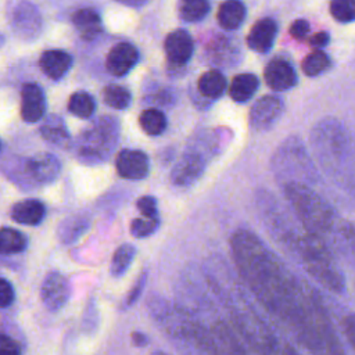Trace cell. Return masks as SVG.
Returning a JSON list of instances; mask_svg holds the SVG:
<instances>
[{
	"label": "cell",
	"instance_id": "obj_1",
	"mask_svg": "<svg viewBox=\"0 0 355 355\" xmlns=\"http://www.w3.org/2000/svg\"><path fill=\"white\" fill-rule=\"evenodd\" d=\"M230 252L244 287L269 318L308 355H347L320 293L252 230L230 236Z\"/></svg>",
	"mask_w": 355,
	"mask_h": 355
},
{
	"label": "cell",
	"instance_id": "obj_2",
	"mask_svg": "<svg viewBox=\"0 0 355 355\" xmlns=\"http://www.w3.org/2000/svg\"><path fill=\"white\" fill-rule=\"evenodd\" d=\"M261 215L276 241L297 259L319 286L333 294L345 291L344 272L334 257L333 248L324 239L305 230L302 226L298 229L268 193L262 196Z\"/></svg>",
	"mask_w": 355,
	"mask_h": 355
},
{
	"label": "cell",
	"instance_id": "obj_3",
	"mask_svg": "<svg viewBox=\"0 0 355 355\" xmlns=\"http://www.w3.org/2000/svg\"><path fill=\"white\" fill-rule=\"evenodd\" d=\"M283 194L305 230L324 239L331 248L333 241L344 247L351 229L349 223L340 220L334 208L309 184L298 182L286 183L283 184Z\"/></svg>",
	"mask_w": 355,
	"mask_h": 355
},
{
	"label": "cell",
	"instance_id": "obj_4",
	"mask_svg": "<svg viewBox=\"0 0 355 355\" xmlns=\"http://www.w3.org/2000/svg\"><path fill=\"white\" fill-rule=\"evenodd\" d=\"M230 324L254 355H302L283 334L277 333L254 308L245 301H233L230 295Z\"/></svg>",
	"mask_w": 355,
	"mask_h": 355
},
{
	"label": "cell",
	"instance_id": "obj_5",
	"mask_svg": "<svg viewBox=\"0 0 355 355\" xmlns=\"http://www.w3.org/2000/svg\"><path fill=\"white\" fill-rule=\"evenodd\" d=\"M272 169L282 184L298 182L311 186L318 179V172L302 140L294 136L287 137L276 148Z\"/></svg>",
	"mask_w": 355,
	"mask_h": 355
},
{
	"label": "cell",
	"instance_id": "obj_6",
	"mask_svg": "<svg viewBox=\"0 0 355 355\" xmlns=\"http://www.w3.org/2000/svg\"><path fill=\"white\" fill-rule=\"evenodd\" d=\"M118 141V122L111 118H101L86 130L79 140L82 159L97 162L107 158Z\"/></svg>",
	"mask_w": 355,
	"mask_h": 355
},
{
	"label": "cell",
	"instance_id": "obj_7",
	"mask_svg": "<svg viewBox=\"0 0 355 355\" xmlns=\"http://www.w3.org/2000/svg\"><path fill=\"white\" fill-rule=\"evenodd\" d=\"M312 144L316 154L326 162L345 157L349 140L343 125L336 119H323L312 130Z\"/></svg>",
	"mask_w": 355,
	"mask_h": 355
},
{
	"label": "cell",
	"instance_id": "obj_8",
	"mask_svg": "<svg viewBox=\"0 0 355 355\" xmlns=\"http://www.w3.org/2000/svg\"><path fill=\"white\" fill-rule=\"evenodd\" d=\"M284 112V101L276 94H266L259 97L251 107L248 122L252 130H270L282 118Z\"/></svg>",
	"mask_w": 355,
	"mask_h": 355
},
{
	"label": "cell",
	"instance_id": "obj_9",
	"mask_svg": "<svg viewBox=\"0 0 355 355\" xmlns=\"http://www.w3.org/2000/svg\"><path fill=\"white\" fill-rule=\"evenodd\" d=\"M71 287L68 279L60 272L46 275L40 288V298L46 309L55 312L61 309L69 300Z\"/></svg>",
	"mask_w": 355,
	"mask_h": 355
},
{
	"label": "cell",
	"instance_id": "obj_10",
	"mask_svg": "<svg viewBox=\"0 0 355 355\" xmlns=\"http://www.w3.org/2000/svg\"><path fill=\"white\" fill-rule=\"evenodd\" d=\"M266 85L275 92H286L298 83L297 71L293 64L284 58H272L263 71Z\"/></svg>",
	"mask_w": 355,
	"mask_h": 355
},
{
	"label": "cell",
	"instance_id": "obj_11",
	"mask_svg": "<svg viewBox=\"0 0 355 355\" xmlns=\"http://www.w3.org/2000/svg\"><path fill=\"white\" fill-rule=\"evenodd\" d=\"M164 50L169 64L175 67H182L191 58L194 51V43L187 31L176 29L165 37Z\"/></svg>",
	"mask_w": 355,
	"mask_h": 355
},
{
	"label": "cell",
	"instance_id": "obj_12",
	"mask_svg": "<svg viewBox=\"0 0 355 355\" xmlns=\"http://www.w3.org/2000/svg\"><path fill=\"white\" fill-rule=\"evenodd\" d=\"M115 166L121 178L137 180L148 175L150 161L140 150H122L116 155Z\"/></svg>",
	"mask_w": 355,
	"mask_h": 355
},
{
	"label": "cell",
	"instance_id": "obj_13",
	"mask_svg": "<svg viewBox=\"0 0 355 355\" xmlns=\"http://www.w3.org/2000/svg\"><path fill=\"white\" fill-rule=\"evenodd\" d=\"M139 61L137 49L128 42L115 44L107 54L105 68L114 76L126 75Z\"/></svg>",
	"mask_w": 355,
	"mask_h": 355
},
{
	"label": "cell",
	"instance_id": "obj_14",
	"mask_svg": "<svg viewBox=\"0 0 355 355\" xmlns=\"http://www.w3.org/2000/svg\"><path fill=\"white\" fill-rule=\"evenodd\" d=\"M46 112V97L36 83H26L21 90V116L28 123H35Z\"/></svg>",
	"mask_w": 355,
	"mask_h": 355
},
{
	"label": "cell",
	"instance_id": "obj_15",
	"mask_svg": "<svg viewBox=\"0 0 355 355\" xmlns=\"http://www.w3.org/2000/svg\"><path fill=\"white\" fill-rule=\"evenodd\" d=\"M26 171L35 182L51 183L58 178L61 172V164L54 154L39 153L28 159Z\"/></svg>",
	"mask_w": 355,
	"mask_h": 355
},
{
	"label": "cell",
	"instance_id": "obj_16",
	"mask_svg": "<svg viewBox=\"0 0 355 355\" xmlns=\"http://www.w3.org/2000/svg\"><path fill=\"white\" fill-rule=\"evenodd\" d=\"M205 161L198 153L184 154L171 173V180L176 186H189L194 183L204 172Z\"/></svg>",
	"mask_w": 355,
	"mask_h": 355
},
{
	"label": "cell",
	"instance_id": "obj_17",
	"mask_svg": "<svg viewBox=\"0 0 355 355\" xmlns=\"http://www.w3.org/2000/svg\"><path fill=\"white\" fill-rule=\"evenodd\" d=\"M277 24L272 18L257 21L247 35V46L255 53H268L276 40Z\"/></svg>",
	"mask_w": 355,
	"mask_h": 355
},
{
	"label": "cell",
	"instance_id": "obj_18",
	"mask_svg": "<svg viewBox=\"0 0 355 355\" xmlns=\"http://www.w3.org/2000/svg\"><path fill=\"white\" fill-rule=\"evenodd\" d=\"M72 55L64 50H46L39 58L42 72L50 79H61L72 67Z\"/></svg>",
	"mask_w": 355,
	"mask_h": 355
},
{
	"label": "cell",
	"instance_id": "obj_19",
	"mask_svg": "<svg viewBox=\"0 0 355 355\" xmlns=\"http://www.w3.org/2000/svg\"><path fill=\"white\" fill-rule=\"evenodd\" d=\"M46 215V208L42 201L35 198H26L18 201L11 208V218L14 222L28 226L39 225Z\"/></svg>",
	"mask_w": 355,
	"mask_h": 355
},
{
	"label": "cell",
	"instance_id": "obj_20",
	"mask_svg": "<svg viewBox=\"0 0 355 355\" xmlns=\"http://www.w3.org/2000/svg\"><path fill=\"white\" fill-rule=\"evenodd\" d=\"M239 46L230 37L219 36L212 40L208 47V58L212 64L222 67H232L239 60Z\"/></svg>",
	"mask_w": 355,
	"mask_h": 355
},
{
	"label": "cell",
	"instance_id": "obj_21",
	"mask_svg": "<svg viewBox=\"0 0 355 355\" xmlns=\"http://www.w3.org/2000/svg\"><path fill=\"white\" fill-rule=\"evenodd\" d=\"M72 24L85 40L94 39L103 31L101 18L92 8H80L75 11L72 15Z\"/></svg>",
	"mask_w": 355,
	"mask_h": 355
},
{
	"label": "cell",
	"instance_id": "obj_22",
	"mask_svg": "<svg viewBox=\"0 0 355 355\" xmlns=\"http://www.w3.org/2000/svg\"><path fill=\"white\" fill-rule=\"evenodd\" d=\"M247 8L241 0H225L218 10V22L222 28L233 31L243 25Z\"/></svg>",
	"mask_w": 355,
	"mask_h": 355
},
{
	"label": "cell",
	"instance_id": "obj_23",
	"mask_svg": "<svg viewBox=\"0 0 355 355\" xmlns=\"http://www.w3.org/2000/svg\"><path fill=\"white\" fill-rule=\"evenodd\" d=\"M259 87V80L254 73L244 72L236 75L229 85V96L236 103L248 101Z\"/></svg>",
	"mask_w": 355,
	"mask_h": 355
},
{
	"label": "cell",
	"instance_id": "obj_24",
	"mask_svg": "<svg viewBox=\"0 0 355 355\" xmlns=\"http://www.w3.org/2000/svg\"><path fill=\"white\" fill-rule=\"evenodd\" d=\"M89 225H90L89 218L83 215H73L64 219L57 229L58 241L65 245L75 243L87 232Z\"/></svg>",
	"mask_w": 355,
	"mask_h": 355
},
{
	"label": "cell",
	"instance_id": "obj_25",
	"mask_svg": "<svg viewBox=\"0 0 355 355\" xmlns=\"http://www.w3.org/2000/svg\"><path fill=\"white\" fill-rule=\"evenodd\" d=\"M226 87H227L226 78L218 69H211L204 72L197 82V89L200 94L211 100L219 98L225 93Z\"/></svg>",
	"mask_w": 355,
	"mask_h": 355
},
{
	"label": "cell",
	"instance_id": "obj_26",
	"mask_svg": "<svg viewBox=\"0 0 355 355\" xmlns=\"http://www.w3.org/2000/svg\"><path fill=\"white\" fill-rule=\"evenodd\" d=\"M40 133L44 140L58 147H67L71 141V136L67 130L64 121L57 115H51L44 121L40 128Z\"/></svg>",
	"mask_w": 355,
	"mask_h": 355
},
{
	"label": "cell",
	"instance_id": "obj_27",
	"mask_svg": "<svg viewBox=\"0 0 355 355\" xmlns=\"http://www.w3.org/2000/svg\"><path fill=\"white\" fill-rule=\"evenodd\" d=\"M28 239L26 236L12 227L0 229V254L1 255H14L21 254L26 250Z\"/></svg>",
	"mask_w": 355,
	"mask_h": 355
},
{
	"label": "cell",
	"instance_id": "obj_28",
	"mask_svg": "<svg viewBox=\"0 0 355 355\" xmlns=\"http://www.w3.org/2000/svg\"><path fill=\"white\" fill-rule=\"evenodd\" d=\"M331 67V60L323 50L311 51L301 62V69L306 76H319Z\"/></svg>",
	"mask_w": 355,
	"mask_h": 355
},
{
	"label": "cell",
	"instance_id": "obj_29",
	"mask_svg": "<svg viewBox=\"0 0 355 355\" xmlns=\"http://www.w3.org/2000/svg\"><path fill=\"white\" fill-rule=\"evenodd\" d=\"M208 0H178L179 17L187 22H198L209 12Z\"/></svg>",
	"mask_w": 355,
	"mask_h": 355
},
{
	"label": "cell",
	"instance_id": "obj_30",
	"mask_svg": "<svg viewBox=\"0 0 355 355\" xmlns=\"http://www.w3.org/2000/svg\"><path fill=\"white\" fill-rule=\"evenodd\" d=\"M136 255V248L135 245L129 244V243H123L121 244L111 259V266H110V272L114 277H121L122 275H125V272L129 269L133 258Z\"/></svg>",
	"mask_w": 355,
	"mask_h": 355
},
{
	"label": "cell",
	"instance_id": "obj_31",
	"mask_svg": "<svg viewBox=\"0 0 355 355\" xmlns=\"http://www.w3.org/2000/svg\"><path fill=\"white\" fill-rule=\"evenodd\" d=\"M139 123L141 129L150 136H158L164 133L166 128L165 115L157 108H147L139 116Z\"/></svg>",
	"mask_w": 355,
	"mask_h": 355
},
{
	"label": "cell",
	"instance_id": "obj_32",
	"mask_svg": "<svg viewBox=\"0 0 355 355\" xmlns=\"http://www.w3.org/2000/svg\"><path fill=\"white\" fill-rule=\"evenodd\" d=\"M68 110L78 118H89L96 111L94 98L86 92H75L68 101Z\"/></svg>",
	"mask_w": 355,
	"mask_h": 355
},
{
	"label": "cell",
	"instance_id": "obj_33",
	"mask_svg": "<svg viewBox=\"0 0 355 355\" xmlns=\"http://www.w3.org/2000/svg\"><path fill=\"white\" fill-rule=\"evenodd\" d=\"M103 100L107 105L116 108V110H125L130 105L132 94L130 92L119 85H110L103 90Z\"/></svg>",
	"mask_w": 355,
	"mask_h": 355
},
{
	"label": "cell",
	"instance_id": "obj_34",
	"mask_svg": "<svg viewBox=\"0 0 355 355\" xmlns=\"http://www.w3.org/2000/svg\"><path fill=\"white\" fill-rule=\"evenodd\" d=\"M14 18L15 26H18L22 31H36L37 26H40V18L36 8L26 3L19 4V7L15 10Z\"/></svg>",
	"mask_w": 355,
	"mask_h": 355
},
{
	"label": "cell",
	"instance_id": "obj_35",
	"mask_svg": "<svg viewBox=\"0 0 355 355\" xmlns=\"http://www.w3.org/2000/svg\"><path fill=\"white\" fill-rule=\"evenodd\" d=\"M331 17L341 24H349L355 21V0H331L330 1Z\"/></svg>",
	"mask_w": 355,
	"mask_h": 355
},
{
	"label": "cell",
	"instance_id": "obj_36",
	"mask_svg": "<svg viewBox=\"0 0 355 355\" xmlns=\"http://www.w3.org/2000/svg\"><path fill=\"white\" fill-rule=\"evenodd\" d=\"M159 226V218H148V216H141V218H135L130 223V234L136 239H144L151 236Z\"/></svg>",
	"mask_w": 355,
	"mask_h": 355
},
{
	"label": "cell",
	"instance_id": "obj_37",
	"mask_svg": "<svg viewBox=\"0 0 355 355\" xmlns=\"http://www.w3.org/2000/svg\"><path fill=\"white\" fill-rule=\"evenodd\" d=\"M340 326H341L345 341L355 351V312L345 313L340 322Z\"/></svg>",
	"mask_w": 355,
	"mask_h": 355
},
{
	"label": "cell",
	"instance_id": "obj_38",
	"mask_svg": "<svg viewBox=\"0 0 355 355\" xmlns=\"http://www.w3.org/2000/svg\"><path fill=\"white\" fill-rule=\"evenodd\" d=\"M82 320H83L82 326L86 331L96 330V327L98 324V312H97V308H96V302L93 300H90L87 302Z\"/></svg>",
	"mask_w": 355,
	"mask_h": 355
},
{
	"label": "cell",
	"instance_id": "obj_39",
	"mask_svg": "<svg viewBox=\"0 0 355 355\" xmlns=\"http://www.w3.org/2000/svg\"><path fill=\"white\" fill-rule=\"evenodd\" d=\"M146 280H147V272L144 270V272L137 277V280L135 282L132 290H130L129 294L126 295L125 302H123V308L132 306V305L140 298V295H141V293H143V288H144V286H146Z\"/></svg>",
	"mask_w": 355,
	"mask_h": 355
},
{
	"label": "cell",
	"instance_id": "obj_40",
	"mask_svg": "<svg viewBox=\"0 0 355 355\" xmlns=\"http://www.w3.org/2000/svg\"><path fill=\"white\" fill-rule=\"evenodd\" d=\"M137 209L141 212L143 216L148 218H157L158 209H157V200L151 196H144L137 200Z\"/></svg>",
	"mask_w": 355,
	"mask_h": 355
},
{
	"label": "cell",
	"instance_id": "obj_41",
	"mask_svg": "<svg viewBox=\"0 0 355 355\" xmlns=\"http://www.w3.org/2000/svg\"><path fill=\"white\" fill-rule=\"evenodd\" d=\"M15 300V291L11 283L0 277V308H8Z\"/></svg>",
	"mask_w": 355,
	"mask_h": 355
},
{
	"label": "cell",
	"instance_id": "obj_42",
	"mask_svg": "<svg viewBox=\"0 0 355 355\" xmlns=\"http://www.w3.org/2000/svg\"><path fill=\"white\" fill-rule=\"evenodd\" d=\"M0 355H21L19 344L6 333H0Z\"/></svg>",
	"mask_w": 355,
	"mask_h": 355
},
{
	"label": "cell",
	"instance_id": "obj_43",
	"mask_svg": "<svg viewBox=\"0 0 355 355\" xmlns=\"http://www.w3.org/2000/svg\"><path fill=\"white\" fill-rule=\"evenodd\" d=\"M309 29H311L309 22L306 19L300 18V19H295L290 25V35H291V37H294L297 40H304L308 36Z\"/></svg>",
	"mask_w": 355,
	"mask_h": 355
},
{
	"label": "cell",
	"instance_id": "obj_44",
	"mask_svg": "<svg viewBox=\"0 0 355 355\" xmlns=\"http://www.w3.org/2000/svg\"><path fill=\"white\" fill-rule=\"evenodd\" d=\"M330 42V35L326 31H320L313 33L309 37V44L315 49V50H323V47H326Z\"/></svg>",
	"mask_w": 355,
	"mask_h": 355
},
{
	"label": "cell",
	"instance_id": "obj_45",
	"mask_svg": "<svg viewBox=\"0 0 355 355\" xmlns=\"http://www.w3.org/2000/svg\"><path fill=\"white\" fill-rule=\"evenodd\" d=\"M130 338H132V343L135 345H137V347H146L147 343H148L147 336L144 333H141V331H133Z\"/></svg>",
	"mask_w": 355,
	"mask_h": 355
},
{
	"label": "cell",
	"instance_id": "obj_46",
	"mask_svg": "<svg viewBox=\"0 0 355 355\" xmlns=\"http://www.w3.org/2000/svg\"><path fill=\"white\" fill-rule=\"evenodd\" d=\"M4 40H6V39H4V36L0 33V47L4 44Z\"/></svg>",
	"mask_w": 355,
	"mask_h": 355
},
{
	"label": "cell",
	"instance_id": "obj_47",
	"mask_svg": "<svg viewBox=\"0 0 355 355\" xmlns=\"http://www.w3.org/2000/svg\"><path fill=\"white\" fill-rule=\"evenodd\" d=\"M154 355H168V354H165V352H154Z\"/></svg>",
	"mask_w": 355,
	"mask_h": 355
}]
</instances>
